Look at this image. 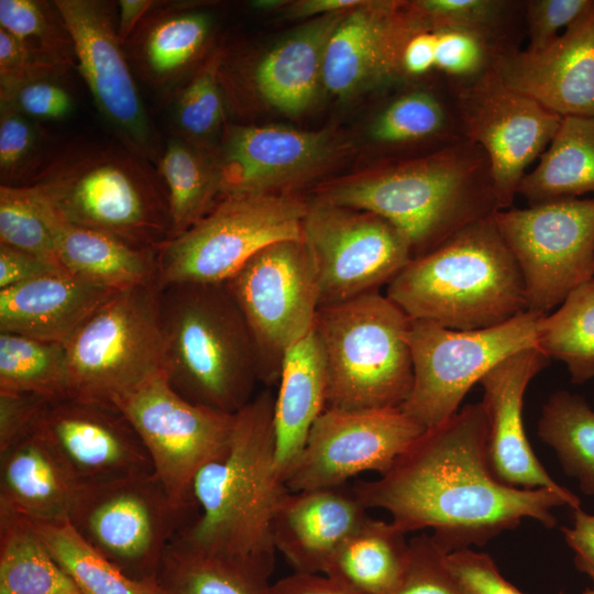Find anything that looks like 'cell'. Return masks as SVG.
I'll use <instances>...</instances> for the list:
<instances>
[{
    "mask_svg": "<svg viewBox=\"0 0 594 594\" xmlns=\"http://www.w3.org/2000/svg\"><path fill=\"white\" fill-rule=\"evenodd\" d=\"M483 402L427 428L383 475L352 486L367 509H384L405 534L430 528L447 552L484 546L524 518L553 528L551 509L581 502L548 488H520L493 474Z\"/></svg>",
    "mask_w": 594,
    "mask_h": 594,
    "instance_id": "1",
    "label": "cell"
},
{
    "mask_svg": "<svg viewBox=\"0 0 594 594\" xmlns=\"http://www.w3.org/2000/svg\"><path fill=\"white\" fill-rule=\"evenodd\" d=\"M274 409L275 396L264 389L234 415L227 451L194 480L200 512L173 541L274 568L273 519L287 491L276 471Z\"/></svg>",
    "mask_w": 594,
    "mask_h": 594,
    "instance_id": "2",
    "label": "cell"
},
{
    "mask_svg": "<svg viewBox=\"0 0 594 594\" xmlns=\"http://www.w3.org/2000/svg\"><path fill=\"white\" fill-rule=\"evenodd\" d=\"M319 199L384 218L413 258L499 210L490 161L466 139L329 188Z\"/></svg>",
    "mask_w": 594,
    "mask_h": 594,
    "instance_id": "3",
    "label": "cell"
},
{
    "mask_svg": "<svg viewBox=\"0 0 594 594\" xmlns=\"http://www.w3.org/2000/svg\"><path fill=\"white\" fill-rule=\"evenodd\" d=\"M493 216L411 258L386 296L410 319L455 330L494 327L526 311L520 270Z\"/></svg>",
    "mask_w": 594,
    "mask_h": 594,
    "instance_id": "4",
    "label": "cell"
},
{
    "mask_svg": "<svg viewBox=\"0 0 594 594\" xmlns=\"http://www.w3.org/2000/svg\"><path fill=\"white\" fill-rule=\"evenodd\" d=\"M164 375L190 403L234 415L255 395L256 350L224 283L161 285Z\"/></svg>",
    "mask_w": 594,
    "mask_h": 594,
    "instance_id": "5",
    "label": "cell"
},
{
    "mask_svg": "<svg viewBox=\"0 0 594 594\" xmlns=\"http://www.w3.org/2000/svg\"><path fill=\"white\" fill-rule=\"evenodd\" d=\"M25 187L75 226L156 250L175 237L157 172L121 143L70 147Z\"/></svg>",
    "mask_w": 594,
    "mask_h": 594,
    "instance_id": "6",
    "label": "cell"
},
{
    "mask_svg": "<svg viewBox=\"0 0 594 594\" xmlns=\"http://www.w3.org/2000/svg\"><path fill=\"white\" fill-rule=\"evenodd\" d=\"M409 326L380 292L320 307L314 330L326 360L327 408H400L414 382Z\"/></svg>",
    "mask_w": 594,
    "mask_h": 594,
    "instance_id": "7",
    "label": "cell"
},
{
    "mask_svg": "<svg viewBox=\"0 0 594 594\" xmlns=\"http://www.w3.org/2000/svg\"><path fill=\"white\" fill-rule=\"evenodd\" d=\"M160 290V283L118 290L69 337V397L113 404L163 372Z\"/></svg>",
    "mask_w": 594,
    "mask_h": 594,
    "instance_id": "8",
    "label": "cell"
},
{
    "mask_svg": "<svg viewBox=\"0 0 594 594\" xmlns=\"http://www.w3.org/2000/svg\"><path fill=\"white\" fill-rule=\"evenodd\" d=\"M307 208L288 194L224 196L206 217L157 250L160 284L227 282L264 248L302 240Z\"/></svg>",
    "mask_w": 594,
    "mask_h": 594,
    "instance_id": "9",
    "label": "cell"
},
{
    "mask_svg": "<svg viewBox=\"0 0 594 594\" xmlns=\"http://www.w3.org/2000/svg\"><path fill=\"white\" fill-rule=\"evenodd\" d=\"M543 316L526 310L506 322L476 330L410 319L414 382L400 409L426 429L441 424L459 410L471 387L496 364L537 346Z\"/></svg>",
    "mask_w": 594,
    "mask_h": 594,
    "instance_id": "10",
    "label": "cell"
},
{
    "mask_svg": "<svg viewBox=\"0 0 594 594\" xmlns=\"http://www.w3.org/2000/svg\"><path fill=\"white\" fill-rule=\"evenodd\" d=\"M224 285L250 330L260 382L278 384L286 354L311 332L319 309L317 271L308 248L304 240L273 243Z\"/></svg>",
    "mask_w": 594,
    "mask_h": 594,
    "instance_id": "11",
    "label": "cell"
},
{
    "mask_svg": "<svg viewBox=\"0 0 594 594\" xmlns=\"http://www.w3.org/2000/svg\"><path fill=\"white\" fill-rule=\"evenodd\" d=\"M525 286L527 310L549 314L594 278V198L494 213Z\"/></svg>",
    "mask_w": 594,
    "mask_h": 594,
    "instance_id": "12",
    "label": "cell"
},
{
    "mask_svg": "<svg viewBox=\"0 0 594 594\" xmlns=\"http://www.w3.org/2000/svg\"><path fill=\"white\" fill-rule=\"evenodd\" d=\"M113 404L142 439L174 506L187 514L195 505L194 480L227 451L235 414L188 402L169 386L164 372Z\"/></svg>",
    "mask_w": 594,
    "mask_h": 594,
    "instance_id": "13",
    "label": "cell"
},
{
    "mask_svg": "<svg viewBox=\"0 0 594 594\" xmlns=\"http://www.w3.org/2000/svg\"><path fill=\"white\" fill-rule=\"evenodd\" d=\"M302 240L317 271L319 308L378 292L413 258L384 218L322 199L308 204Z\"/></svg>",
    "mask_w": 594,
    "mask_h": 594,
    "instance_id": "14",
    "label": "cell"
},
{
    "mask_svg": "<svg viewBox=\"0 0 594 594\" xmlns=\"http://www.w3.org/2000/svg\"><path fill=\"white\" fill-rule=\"evenodd\" d=\"M185 515L153 473L89 488L69 521L129 576L155 581Z\"/></svg>",
    "mask_w": 594,
    "mask_h": 594,
    "instance_id": "15",
    "label": "cell"
},
{
    "mask_svg": "<svg viewBox=\"0 0 594 594\" xmlns=\"http://www.w3.org/2000/svg\"><path fill=\"white\" fill-rule=\"evenodd\" d=\"M464 139L486 154L499 210L509 209L527 167L554 136L561 117L509 88L492 68L451 87Z\"/></svg>",
    "mask_w": 594,
    "mask_h": 594,
    "instance_id": "16",
    "label": "cell"
},
{
    "mask_svg": "<svg viewBox=\"0 0 594 594\" xmlns=\"http://www.w3.org/2000/svg\"><path fill=\"white\" fill-rule=\"evenodd\" d=\"M426 430L399 407L326 408L285 480L292 492L346 485L364 472L386 473Z\"/></svg>",
    "mask_w": 594,
    "mask_h": 594,
    "instance_id": "17",
    "label": "cell"
},
{
    "mask_svg": "<svg viewBox=\"0 0 594 594\" xmlns=\"http://www.w3.org/2000/svg\"><path fill=\"white\" fill-rule=\"evenodd\" d=\"M73 41L77 67L119 143L150 163L163 146L118 37L114 6L99 0L54 1Z\"/></svg>",
    "mask_w": 594,
    "mask_h": 594,
    "instance_id": "18",
    "label": "cell"
},
{
    "mask_svg": "<svg viewBox=\"0 0 594 594\" xmlns=\"http://www.w3.org/2000/svg\"><path fill=\"white\" fill-rule=\"evenodd\" d=\"M37 432L84 487L154 473L142 439L113 404L73 397L52 402Z\"/></svg>",
    "mask_w": 594,
    "mask_h": 594,
    "instance_id": "19",
    "label": "cell"
},
{
    "mask_svg": "<svg viewBox=\"0 0 594 594\" xmlns=\"http://www.w3.org/2000/svg\"><path fill=\"white\" fill-rule=\"evenodd\" d=\"M493 69L513 90L563 117H594V6L547 46H512Z\"/></svg>",
    "mask_w": 594,
    "mask_h": 594,
    "instance_id": "20",
    "label": "cell"
},
{
    "mask_svg": "<svg viewBox=\"0 0 594 594\" xmlns=\"http://www.w3.org/2000/svg\"><path fill=\"white\" fill-rule=\"evenodd\" d=\"M548 363L549 359L537 346H531L509 355L481 378L482 402L488 420V462L496 479L506 485L548 488L581 502L544 470L522 422L528 384Z\"/></svg>",
    "mask_w": 594,
    "mask_h": 594,
    "instance_id": "21",
    "label": "cell"
},
{
    "mask_svg": "<svg viewBox=\"0 0 594 594\" xmlns=\"http://www.w3.org/2000/svg\"><path fill=\"white\" fill-rule=\"evenodd\" d=\"M410 28L405 2L363 1L332 32L322 84L338 97L398 78V57Z\"/></svg>",
    "mask_w": 594,
    "mask_h": 594,
    "instance_id": "22",
    "label": "cell"
},
{
    "mask_svg": "<svg viewBox=\"0 0 594 594\" xmlns=\"http://www.w3.org/2000/svg\"><path fill=\"white\" fill-rule=\"evenodd\" d=\"M333 151L326 132L282 127H230L219 166L223 197L273 193L326 162Z\"/></svg>",
    "mask_w": 594,
    "mask_h": 594,
    "instance_id": "23",
    "label": "cell"
},
{
    "mask_svg": "<svg viewBox=\"0 0 594 594\" xmlns=\"http://www.w3.org/2000/svg\"><path fill=\"white\" fill-rule=\"evenodd\" d=\"M367 512L346 485L287 490L273 519L274 547L295 572L323 573L334 552L367 518Z\"/></svg>",
    "mask_w": 594,
    "mask_h": 594,
    "instance_id": "24",
    "label": "cell"
},
{
    "mask_svg": "<svg viewBox=\"0 0 594 594\" xmlns=\"http://www.w3.org/2000/svg\"><path fill=\"white\" fill-rule=\"evenodd\" d=\"M117 292L67 271L0 289V332L65 343Z\"/></svg>",
    "mask_w": 594,
    "mask_h": 594,
    "instance_id": "25",
    "label": "cell"
},
{
    "mask_svg": "<svg viewBox=\"0 0 594 594\" xmlns=\"http://www.w3.org/2000/svg\"><path fill=\"white\" fill-rule=\"evenodd\" d=\"M88 490L38 432L0 452V514L33 521L70 520Z\"/></svg>",
    "mask_w": 594,
    "mask_h": 594,
    "instance_id": "26",
    "label": "cell"
},
{
    "mask_svg": "<svg viewBox=\"0 0 594 594\" xmlns=\"http://www.w3.org/2000/svg\"><path fill=\"white\" fill-rule=\"evenodd\" d=\"M36 200L54 235L57 257L64 270L114 290L160 283L156 249L63 221Z\"/></svg>",
    "mask_w": 594,
    "mask_h": 594,
    "instance_id": "27",
    "label": "cell"
},
{
    "mask_svg": "<svg viewBox=\"0 0 594 594\" xmlns=\"http://www.w3.org/2000/svg\"><path fill=\"white\" fill-rule=\"evenodd\" d=\"M278 386L274 409L276 471L285 484L314 422L327 408L326 360L314 329L286 354Z\"/></svg>",
    "mask_w": 594,
    "mask_h": 594,
    "instance_id": "28",
    "label": "cell"
},
{
    "mask_svg": "<svg viewBox=\"0 0 594 594\" xmlns=\"http://www.w3.org/2000/svg\"><path fill=\"white\" fill-rule=\"evenodd\" d=\"M343 16L342 12L318 16L263 56L254 70V82L264 100L293 116L312 103L322 82L328 41Z\"/></svg>",
    "mask_w": 594,
    "mask_h": 594,
    "instance_id": "29",
    "label": "cell"
},
{
    "mask_svg": "<svg viewBox=\"0 0 594 594\" xmlns=\"http://www.w3.org/2000/svg\"><path fill=\"white\" fill-rule=\"evenodd\" d=\"M210 31L208 13L160 1L127 43L143 79L165 89L199 58Z\"/></svg>",
    "mask_w": 594,
    "mask_h": 594,
    "instance_id": "30",
    "label": "cell"
},
{
    "mask_svg": "<svg viewBox=\"0 0 594 594\" xmlns=\"http://www.w3.org/2000/svg\"><path fill=\"white\" fill-rule=\"evenodd\" d=\"M405 536L391 520L369 515L334 552L322 574L353 594H393L406 565Z\"/></svg>",
    "mask_w": 594,
    "mask_h": 594,
    "instance_id": "31",
    "label": "cell"
},
{
    "mask_svg": "<svg viewBox=\"0 0 594 594\" xmlns=\"http://www.w3.org/2000/svg\"><path fill=\"white\" fill-rule=\"evenodd\" d=\"M594 193V117H563L518 187L529 206Z\"/></svg>",
    "mask_w": 594,
    "mask_h": 594,
    "instance_id": "32",
    "label": "cell"
},
{
    "mask_svg": "<svg viewBox=\"0 0 594 594\" xmlns=\"http://www.w3.org/2000/svg\"><path fill=\"white\" fill-rule=\"evenodd\" d=\"M273 570L173 541L161 561L155 581L164 594H267Z\"/></svg>",
    "mask_w": 594,
    "mask_h": 594,
    "instance_id": "33",
    "label": "cell"
},
{
    "mask_svg": "<svg viewBox=\"0 0 594 594\" xmlns=\"http://www.w3.org/2000/svg\"><path fill=\"white\" fill-rule=\"evenodd\" d=\"M156 167L175 237L195 226L223 198L219 161H211L201 147L183 139L168 140Z\"/></svg>",
    "mask_w": 594,
    "mask_h": 594,
    "instance_id": "34",
    "label": "cell"
},
{
    "mask_svg": "<svg viewBox=\"0 0 594 594\" xmlns=\"http://www.w3.org/2000/svg\"><path fill=\"white\" fill-rule=\"evenodd\" d=\"M369 133L375 143L392 148L428 144L441 150L464 139L452 101L425 88L396 96L378 112Z\"/></svg>",
    "mask_w": 594,
    "mask_h": 594,
    "instance_id": "35",
    "label": "cell"
},
{
    "mask_svg": "<svg viewBox=\"0 0 594 594\" xmlns=\"http://www.w3.org/2000/svg\"><path fill=\"white\" fill-rule=\"evenodd\" d=\"M0 594H82L23 518L0 514Z\"/></svg>",
    "mask_w": 594,
    "mask_h": 594,
    "instance_id": "36",
    "label": "cell"
},
{
    "mask_svg": "<svg viewBox=\"0 0 594 594\" xmlns=\"http://www.w3.org/2000/svg\"><path fill=\"white\" fill-rule=\"evenodd\" d=\"M26 521L82 594H164L156 581L133 579L100 554L69 520Z\"/></svg>",
    "mask_w": 594,
    "mask_h": 594,
    "instance_id": "37",
    "label": "cell"
},
{
    "mask_svg": "<svg viewBox=\"0 0 594 594\" xmlns=\"http://www.w3.org/2000/svg\"><path fill=\"white\" fill-rule=\"evenodd\" d=\"M538 435L581 492L594 495V410L587 402L568 391L553 393L542 407Z\"/></svg>",
    "mask_w": 594,
    "mask_h": 594,
    "instance_id": "38",
    "label": "cell"
},
{
    "mask_svg": "<svg viewBox=\"0 0 594 594\" xmlns=\"http://www.w3.org/2000/svg\"><path fill=\"white\" fill-rule=\"evenodd\" d=\"M537 348L563 362L573 384L594 377V287L592 280L573 290L539 324Z\"/></svg>",
    "mask_w": 594,
    "mask_h": 594,
    "instance_id": "39",
    "label": "cell"
},
{
    "mask_svg": "<svg viewBox=\"0 0 594 594\" xmlns=\"http://www.w3.org/2000/svg\"><path fill=\"white\" fill-rule=\"evenodd\" d=\"M0 392H28L61 400L69 397L65 344L0 332Z\"/></svg>",
    "mask_w": 594,
    "mask_h": 594,
    "instance_id": "40",
    "label": "cell"
},
{
    "mask_svg": "<svg viewBox=\"0 0 594 594\" xmlns=\"http://www.w3.org/2000/svg\"><path fill=\"white\" fill-rule=\"evenodd\" d=\"M408 7L426 28L468 30L515 46L510 42V26L522 4L507 0H420L409 2Z\"/></svg>",
    "mask_w": 594,
    "mask_h": 594,
    "instance_id": "41",
    "label": "cell"
},
{
    "mask_svg": "<svg viewBox=\"0 0 594 594\" xmlns=\"http://www.w3.org/2000/svg\"><path fill=\"white\" fill-rule=\"evenodd\" d=\"M220 59V54L213 53L195 72L178 92L172 111L177 138L199 147L220 130L224 121Z\"/></svg>",
    "mask_w": 594,
    "mask_h": 594,
    "instance_id": "42",
    "label": "cell"
},
{
    "mask_svg": "<svg viewBox=\"0 0 594 594\" xmlns=\"http://www.w3.org/2000/svg\"><path fill=\"white\" fill-rule=\"evenodd\" d=\"M0 29L66 68L73 63V41L54 2L1 0Z\"/></svg>",
    "mask_w": 594,
    "mask_h": 594,
    "instance_id": "43",
    "label": "cell"
},
{
    "mask_svg": "<svg viewBox=\"0 0 594 594\" xmlns=\"http://www.w3.org/2000/svg\"><path fill=\"white\" fill-rule=\"evenodd\" d=\"M0 244L61 265L52 230L28 187L0 186Z\"/></svg>",
    "mask_w": 594,
    "mask_h": 594,
    "instance_id": "44",
    "label": "cell"
},
{
    "mask_svg": "<svg viewBox=\"0 0 594 594\" xmlns=\"http://www.w3.org/2000/svg\"><path fill=\"white\" fill-rule=\"evenodd\" d=\"M43 135L37 122L0 106V180L29 186L43 168Z\"/></svg>",
    "mask_w": 594,
    "mask_h": 594,
    "instance_id": "45",
    "label": "cell"
},
{
    "mask_svg": "<svg viewBox=\"0 0 594 594\" xmlns=\"http://www.w3.org/2000/svg\"><path fill=\"white\" fill-rule=\"evenodd\" d=\"M432 30L435 70L443 75L451 87L469 82L492 69L496 56L509 47L468 30Z\"/></svg>",
    "mask_w": 594,
    "mask_h": 594,
    "instance_id": "46",
    "label": "cell"
},
{
    "mask_svg": "<svg viewBox=\"0 0 594 594\" xmlns=\"http://www.w3.org/2000/svg\"><path fill=\"white\" fill-rule=\"evenodd\" d=\"M448 554L432 536L413 537L403 576L393 594H468L448 564Z\"/></svg>",
    "mask_w": 594,
    "mask_h": 594,
    "instance_id": "47",
    "label": "cell"
},
{
    "mask_svg": "<svg viewBox=\"0 0 594 594\" xmlns=\"http://www.w3.org/2000/svg\"><path fill=\"white\" fill-rule=\"evenodd\" d=\"M0 106L34 120H62L74 110L69 91L57 77H37L0 88Z\"/></svg>",
    "mask_w": 594,
    "mask_h": 594,
    "instance_id": "48",
    "label": "cell"
},
{
    "mask_svg": "<svg viewBox=\"0 0 594 594\" xmlns=\"http://www.w3.org/2000/svg\"><path fill=\"white\" fill-rule=\"evenodd\" d=\"M594 6V0H528L522 13L530 51L542 48Z\"/></svg>",
    "mask_w": 594,
    "mask_h": 594,
    "instance_id": "49",
    "label": "cell"
},
{
    "mask_svg": "<svg viewBox=\"0 0 594 594\" xmlns=\"http://www.w3.org/2000/svg\"><path fill=\"white\" fill-rule=\"evenodd\" d=\"M51 400L28 392H0V452L37 432Z\"/></svg>",
    "mask_w": 594,
    "mask_h": 594,
    "instance_id": "50",
    "label": "cell"
},
{
    "mask_svg": "<svg viewBox=\"0 0 594 594\" xmlns=\"http://www.w3.org/2000/svg\"><path fill=\"white\" fill-rule=\"evenodd\" d=\"M448 564L468 594H526L502 576L485 552L459 549L448 554Z\"/></svg>",
    "mask_w": 594,
    "mask_h": 594,
    "instance_id": "51",
    "label": "cell"
},
{
    "mask_svg": "<svg viewBox=\"0 0 594 594\" xmlns=\"http://www.w3.org/2000/svg\"><path fill=\"white\" fill-rule=\"evenodd\" d=\"M61 271L66 270L33 254L0 244V289Z\"/></svg>",
    "mask_w": 594,
    "mask_h": 594,
    "instance_id": "52",
    "label": "cell"
},
{
    "mask_svg": "<svg viewBox=\"0 0 594 594\" xmlns=\"http://www.w3.org/2000/svg\"><path fill=\"white\" fill-rule=\"evenodd\" d=\"M564 541L574 552L575 568L587 574L594 586V513L573 509V526L561 527Z\"/></svg>",
    "mask_w": 594,
    "mask_h": 594,
    "instance_id": "53",
    "label": "cell"
},
{
    "mask_svg": "<svg viewBox=\"0 0 594 594\" xmlns=\"http://www.w3.org/2000/svg\"><path fill=\"white\" fill-rule=\"evenodd\" d=\"M267 594H353L340 583L320 573L294 572L270 584Z\"/></svg>",
    "mask_w": 594,
    "mask_h": 594,
    "instance_id": "54",
    "label": "cell"
},
{
    "mask_svg": "<svg viewBox=\"0 0 594 594\" xmlns=\"http://www.w3.org/2000/svg\"><path fill=\"white\" fill-rule=\"evenodd\" d=\"M153 0H120L117 23L118 37L124 45L147 13L158 4Z\"/></svg>",
    "mask_w": 594,
    "mask_h": 594,
    "instance_id": "55",
    "label": "cell"
},
{
    "mask_svg": "<svg viewBox=\"0 0 594 594\" xmlns=\"http://www.w3.org/2000/svg\"><path fill=\"white\" fill-rule=\"evenodd\" d=\"M362 2L359 0H306L293 4L289 14L295 18L322 16L354 9Z\"/></svg>",
    "mask_w": 594,
    "mask_h": 594,
    "instance_id": "56",
    "label": "cell"
},
{
    "mask_svg": "<svg viewBox=\"0 0 594 594\" xmlns=\"http://www.w3.org/2000/svg\"><path fill=\"white\" fill-rule=\"evenodd\" d=\"M583 594H594V586L592 588L585 590Z\"/></svg>",
    "mask_w": 594,
    "mask_h": 594,
    "instance_id": "57",
    "label": "cell"
},
{
    "mask_svg": "<svg viewBox=\"0 0 594 594\" xmlns=\"http://www.w3.org/2000/svg\"><path fill=\"white\" fill-rule=\"evenodd\" d=\"M592 284H593V287H594V278L592 279Z\"/></svg>",
    "mask_w": 594,
    "mask_h": 594,
    "instance_id": "58",
    "label": "cell"
}]
</instances>
